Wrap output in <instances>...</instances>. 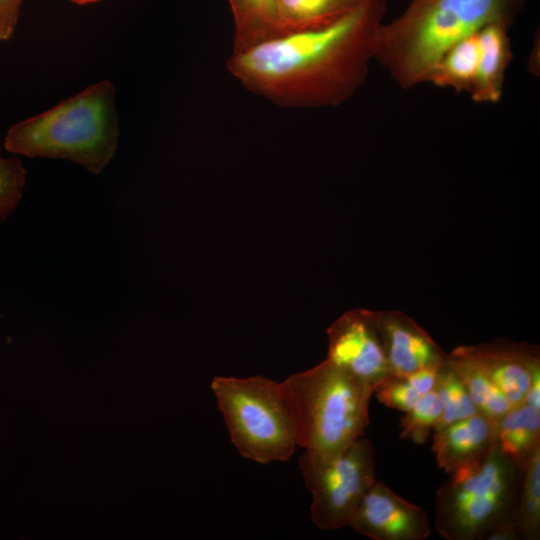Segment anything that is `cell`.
<instances>
[{"mask_svg": "<svg viewBox=\"0 0 540 540\" xmlns=\"http://www.w3.org/2000/svg\"><path fill=\"white\" fill-rule=\"evenodd\" d=\"M299 468L312 495V521L321 530L349 526L361 499L376 481L374 448L364 436L331 458L304 451Z\"/></svg>", "mask_w": 540, "mask_h": 540, "instance_id": "cell-7", "label": "cell"}, {"mask_svg": "<svg viewBox=\"0 0 540 540\" xmlns=\"http://www.w3.org/2000/svg\"><path fill=\"white\" fill-rule=\"evenodd\" d=\"M443 413V404L436 390L423 395L399 420L400 437L415 443L426 442L431 430L437 426Z\"/></svg>", "mask_w": 540, "mask_h": 540, "instance_id": "cell-21", "label": "cell"}, {"mask_svg": "<svg viewBox=\"0 0 540 540\" xmlns=\"http://www.w3.org/2000/svg\"><path fill=\"white\" fill-rule=\"evenodd\" d=\"M211 390L231 442L260 464L287 461L298 447L280 383L264 376H216Z\"/></svg>", "mask_w": 540, "mask_h": 540, "instance_id": "cell-6", "label": "cell"}, {"mask_svg": "<svg viewBox=\"0 0 540 540\" xmlns=\"http://www.w3.org/2000/svg\"><path fill=\"white\" fill-rule=\"evenodd\" d=\"M349 526L374 540H424L430 534L425 511L377 480L364 494Z\"/></svg>", "mask_w": 540, "mask_h": 540, "instance_id": "cell-9", "label": "cell"}, {"mask_svg": "<svg viewBox=\"0 0 540 540\" xmlns=\"http://www.w3.org/2000/svg\"><path fill=\"white\" fill-rule=\"evenodd\" d=\"M23 0H0V41L11 39L15 33Z\"/></svg>", "mask_w": 540, "mask_h": 540, "instance_id": "cell-24", "label": "cell"}, {"mask_svg": "<svg viewBox=\"0 0 540 540\" xmlns=\"http://www.w3.org/2000/svg\"><path fill=\"white\" fill-rule=\"evenodd\" d=\"M386 0H366L334 23L232 52L227 69L246 89L284 107L337 106L364 84Z\"/></svg>", "mask_w": 540, "mask_h": 540, "instance_id": "cell-1", "label": "cell"}, {"mask_svg": "<svg viewBox=\"0 0 540 540\" xmlns=\"http://www.w3.org/2000/svg\"><path fill=\"white\" fill-rule=\"evenodd\" d=\"M279 383L305 452L331 458L364 435L373 388L350 372L326 359Z\"/></svg>", "mask_w": 540, "mask_h": 540, "instance_id": "cell-4", "label": "cell"}, {"mask_svg": "<svg viewBox=\"0 0 540 540\" xmlns=\"http://www.w3.org/2000/svg\"><path fill=\"white\" fill-rule=\"evenodd\" d=\"M479 62L478 34L474 33L454 44L440 58L427 82L450 87L456 92L471 93Z\"/></svg>", "mask_w": 540, "mask_h": 540, "instance_id": "cell-18", "label": "cell"}, {"mask_svg": "<svg viewBox=\"0 0 540 540\" xmlns=\"http://www.w3.org/2000/svg\"><path fill=\"white\" fill-rule=\"evenodd\" d=\"M24 1V0H23Z\"/></svg>", "mask_w": 540, "mask_h": 540, "instance_id": "cell-28", "label": "cell"}, {"mask_svg": "<svg viewBox=\"0 0 540 540\" xmlns=\"http://www.w3.org/2000/svg\"><path fill=\"white\" fill-rule=\"evenodd\" d=\"M515 520L524 540L540 536V447L521 466Z\"/></svg>", "mask_w": 540, "mask_h": 540, "instance_id": "cell-19", "label": "cell"}, {"mask_svg": "<svg viewBox=\"0 0 540 540\" xmlns=\"http://www.w3.org/2000/svg\"><path fill=\"white\" fill-rule=\"evenodd\" d=\"M118 138L116 88L104 79L12 125L3 146L14 155L69 160L97 175L113 159Z\"/></svg>", "mask_w": 540, "mask_h": 540, "instance_id": "cell-3", "label": "cell"}, {"mask_svg": "<svg viewBox=\"0 0 540 540\" xmlns=\"http://www.w3.org/2000/svg\"><path fill=\"white\" fill-rule=\"evenodd\" d=\"M523 0H411L374 36L372 57L403 88L427 82L440 58L454 44L490 23L508 28Z\"/></svg>", "mask_w": 540, "mask_h": 540, "instance_id": "cell-2", "label": "cell"}, {"mask_svg": "<svg viewBox=\"0 0 540 540\" xmlns=\"http://www.w3.org/2000/svg\"><path fill=\"white\" fill-rule=\"evenodd\" d=\"M1 148H2V144H1V139H0V156H2L1 155Z\"/></svg>", "mask_w": 540, "mask_h": 540, "instance_id": "cell-27", "label": "cell"}, {"mask_svg": "<svg viewBox=\"0 0 540 540\" xmlns=\"http://www.w3.org/2000/svg\"><path fill=\"white\" fill-rule=\"evenodd\" d=\"M432 450L447 473L482 457L494 444L496 421L478 412L434 429Z\"/></svg>", "mask_w": 540, "mask_h": 540, "instance_id": "cell-12", "label": "cell"}, {"mask_svg": "<svg viewBox=\"0 0 540 540\" xmlns=\"http://www.w3.org/2000/svg\"><path fill=\"white\" fill-rule=\"evenodd\" d=\"M374 322L391 374L406 376L446 362L447 354L408 316L400 312H378L374 313Z\"/></svg>", "mask_w": 540, "mask_h": 540, "instance_id": "cell-10", "label": "cell"}, {"mask_svg": "<svg viewBox=\"0 0 540 540\" xmlns=\"http://www.w3.org/2000/svg\"><path fill=\"white\" fill-rule=\"evenodd\" d=\"M436 390L443 404V413L434 429L479 412L464 384L447 362L441 369Z\"/></svg>", "mask_w": 540, "mask_h": 540, "instance_id": "cell-20", "label": "cell"}, {"mask_svg": "<svg viewBox=\"0 0 540 540\" xmlns=\"http://www.w3.org/2000/svg\"><path fill=\"white\" fill-rule=\"evenodd\" d=\"M70 2L76 4V5H88V4H94L102 0H69Z\"/></svg>", "mask_w": 540, "mask_h": 540, "instance_id": "cell-26", "label": "cell"}, {"mask_svg": "<svg viewBox=\"0 0 540 540\" xmlns=\"http://www.w3.org/2000/svg\"><path fill=\"white\" fill-rule=\"evenodd\" d=\"M465 348L511 406L523 403L532 381L540 378L536 347L503 342Z\"/></svg>", "mask_w": 540, "mask_h": 540, "instance_id": "cell-11", "label": "cell"}, {"mask_svg": "<svg viewBox=\"0 0 540 540\" xmlns=\"http://www.w3.org/2000/svg\"><path fill=\"white\" fill-rule=\"evenodd\" d=\"M327 359L375 387L391 374L374 312L352 311L328 329Z\"/></svg>", "mask_w": 540, "mask_h": 540, "instance_id": "cell-8", "label": "cell"}, {"mask_svg": "<svg viewBox=\"0 0 540 540\" xmlns=\"http://www.w3.org/2000/svg\"><path fill=\"white\" fill-rule=\"evenodd\" d=\"M446 362L464 384L479 412L497 422L512 407L464 346L447 355Z\"/></svg>", "mask_w": 540, "mask_h": 540, "instance_id": "cell-16", "label": "cell"}, {"mask_svg": "<svg viewBox=\"0 0 540 540\" xmlns=\"http://www.w3.org/2000/svg\"><path fill=\"white\" fill-rule=\"evenodd\" d=\"M495 443L520 467L540 447V408L512 406L497 422Z\"/></svg>", "mask_w": 540, "mask_h": 540, "instance_id": "cell-14", "label": "cell"}, {"mask_svg": "<svg viewBox=\"0 0 540 540\" xmlns=\"http://www.w3.org/2000/svg\"><path fill=\"white\" fill-rule=\"evenodd\" d=\"M234 21L233 52L281 34L275 0H227Z\"/></svg>", "mask_w": 540, "mask_h": 540, "instance_id": "cell-17", "label": "cell"}, {"mask_svg": "<svg viewBox=\"0 0 540 540\" xmlns=\"http://www.w3.org/2000/svg\"><path fill=\"white\" fill-rule=\"evenodd\" d=\"M365 1L275 0L280 32L281 34H286L330 25L359 7Z\"/></svg>", "mask_w": 540, "mask_h": 540, "instance_id": "cell-15", "label": "cell"}, {"mask_svg": "<svg viewBox=\"0 0 540 540\" xmlns=\"http://www.w3.org/2000/svg\"><path fill=\"white\" fill-rule=\"evenodd\" d=\"M508 27L490 23L478 32L479 62L474 87L470 93L478 103H496L501 98L505 71L512 60Z\"/></svg>", "mask_w": 540, "mask_h": 540, "instance_id": "cell-13", "label": "cell"}, {"mask_svg": "<svg viewBox=\"0 0 540 540\" xmlns=\"http://www.w3.org/2000/svg\"><path fill=\"white\" fill-rule=\"evenodd\" d=\"M522 539L515 520L504 521L491 528L482 540H520Z\"/></svg>", "mask_w": 540, "mask_h": 540, "instance_id": "cell-25", "label": "cell"}, {"mask_svg": "<svg viewBox=\"0 0 540 540\" xmlns=\"http://www.w3.org/2000/svg\"><path fill=\"white\" fill-rule=\"evenodd\" d=\"M26 177L27 171L17 156H0V222L19 204Z\"/></svg>", "mask_w": 540, "mask_h": 540, "instance_id": "cell-22", "label": "cell"}, {"mask_svg": "<svg viewBox=\"0 0 540 540\" xmlns=\"http://www.w3.org/2000/svg\"><path fill=\"white\" fill-rule=\"evenodd\" d=\"M378 401L385 406L407 412L422 397L407 376L390 374L374 389Z\"/></svg>", "mask_w": 540, "mask_h": 540, "instance_id": "cell-23", "label": "cell"}, {"mask_svg": "<svg viewBox=\"0 0 540 540\" xmlns=\"http://www.w3.org/2000/svg\"><path fill=\"white\" fill-rule=\"evenodd\" d=\"M450 475L435 498V529L443 538L482 540L497 524L515 520L521 467L496 443Z\"/></svg>", "mask_w": 540, "mask_h": 540, "instance_id": "cell-5", "label": "cell"}]
</instances>
